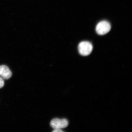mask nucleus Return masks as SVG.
<instances>
[{"mask_svg": "<svg viewBox=\"0 0 132 132\" xmlns=\"http://www.w3.org/2000/svg\"><path fill=\"white\" fill-rule=\"evenodd\" d=\"M93 50V46L90 43L87 41H83L78 45L79 53L82 56H86L90 54Z\"/></svg>", "mask_w": 132, "mask_h": 132, "instance_id": "1", "label": "nucleus"}, {"mask_svg": "<svg viewBox=\"0 0 132 132\" xmlns=\"http://www.w3.org/2000/svg\"><path fill=\"white\" fill-rule=\"evenodd\" d=\"M111 28V25L109 23L106 21H102L97 25L96 31L98 34L102 35L109 32Z\"/></svg>", "mask_w": 132, "mask_h": 132, "instance_id": "2", "label": "nucleus"}, {"mask_svg": "<svg viewBox=\"0 0 132 132\" xmlns=\"http://www.w3.org/2000/svg\"><path fill=\"white\" fill-rule=\"evenodd\" d=\"M68 121L65 119L54 118L51 120L50 122L51 126L54 129L65 128L68 126Z\"/></svg>", "mask_w": 132, "mask_h": 132, "instance_id": "3", "label": "nucleus"}, {"mask_svg": "<svg viewBox=\"0 0 132 132\" xmlns=\"http://www.w3.org/2000/svg\"><path fill=\"white\" fill-rule=\"evenodd\" d=\"M12 76V72L7 66L4 65L0 66V77L2 78L8 80Z\"/></svg>", "mask_w": 132, "mask_h": 132, "instance_id": "4", "label": "nucleus"}, {"mask_svg": "<svg viewBox=\"0 0 132 132\" xmlns=\"http://www.w3.org/2000/svg\"><path fill=\"white\" fill-rule=\"evenodd\" d=\"M4 82L3 79L1 77H0V88H2L4 86Z\"/></svg>", "mask_w": 132, "mask_h": 132, "instance_id": "5", "label": "nucleus"}, {"mask_svg": "<svg viewBox=\"0 0 132 132\" xmlns=\"http://www.w3.org/2000/svg\"><path fill=\"white\" fill-rule=\"evenodd\" d=\"M53 132H63L61 129H54L53 131H52Z\"/></svg>", "mask_w": 132, "mask_h": 132, "instance_id": "6", "label": "nucleus"}]
</instances>
